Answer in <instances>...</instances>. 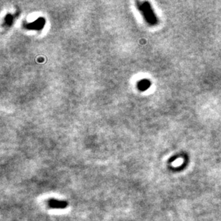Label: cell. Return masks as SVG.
Wrapping results in <instances>:
<instances>
[{
    "instance_id": "2",
    "label": "cell",
    "mask_w": 221,
    "mask_h": 221,
    "mask_svg": "<svg viewBox=\"0 0 221 221\" xmlns=\"http://www.w3.org/2000/svg\"><path fill=\"white\" fill-rule=\"evenodd\" d=\"M49 206L52 208H63L65 207L67 205V203L65 202H62V201L57 200H50L49 201Z\"/></svg>"
},
{
    "instance_id": "1",
    "label": "cell",
    "mask_w": 221,
    "mask_h": 221,
    "mask_svg": "<svg viewBox=\"0 0 221 221\" xmlns=\"http://www.w3.org/2000/svg\"><path fill=\"white\" fill-rule=\"evenodd\" d=\"M141 10L142 12H144V16H145V19L148 24L150 25H156L158 22L157 18L155 14H154L153 10H152L150 4L147 2L142 3V5L141 6Z\"/></svg>"
}]
</instances>
